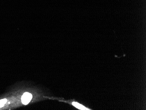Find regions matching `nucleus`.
I'll return each instance as SVG.
<instances>
[{"mask_svg":"<svg viewBox=\"0 0 146 110\" xmlns=\"http://www.w3.org/2000/svg\"><path fill=\"white\" fill-rule=\"evenodd\" d=\"M32 97L33 96L31 93L27 92L25 93L22 97V103L24 105H27L32 100Z\"/></svg>","mask_w":146,"mask_h":110,"instance_id":"f257e3e1","label":"nucleus"},{"mask_svg":"<svg viewBox=\"0 0 146 110\" xmlns=\"http://www.w3.org/2000/svg\"><path fill=\"white\" fill-rule=\"evenodd\" d=\"M72 104L75 107L78 109H80V110H91V109H88V108L85 107L84 106L78 103V102H72Z\"/></svg>","mask_w":146,"mask_h":110,"instance_id":"f03ea898","label":"nucleus"},{"mask_svg":"<svg viewBox=\"0 0 146 110\" xmlns=\"http://www.w3.org/2000/svg\"><path fill=\"white\" fill-rule=\"evenodd\" d=\"M7 101V100L6 99H2V100H0V107L4 106L5 103H6Z\"/></svg>","mask_w":146,"mask_h":110,"instance_id":"7ed1b4c3","label":"nucleus"}]
</instances>
